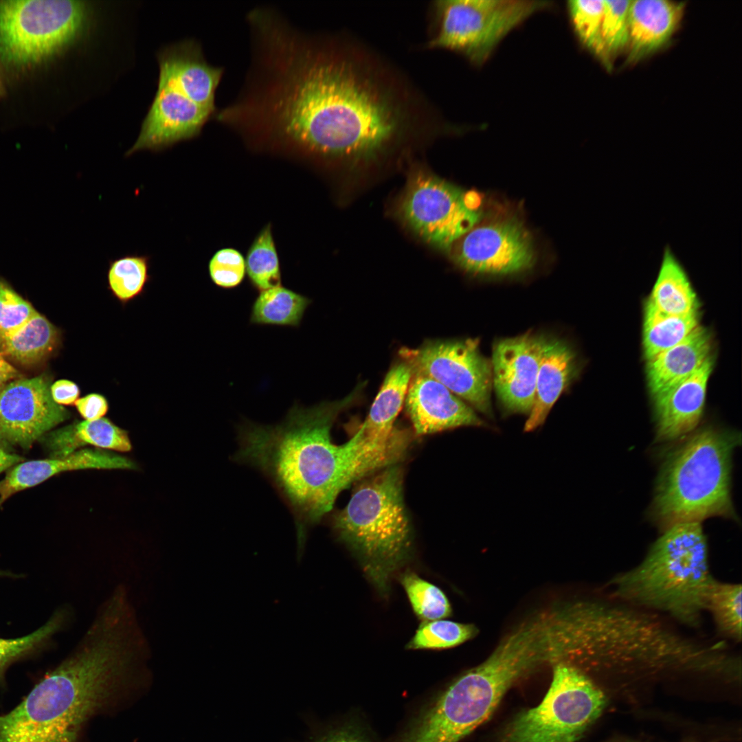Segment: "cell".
<instances>
[{"instance_id":"cell-1","label":"cell","mask_w":742,"mask_h":742,"mask_svg":"<svg viewBox=\"0 0 742 742\" xmlns=\"http://www.w3.org/2000/svg\"><path fill=\"white\" fill-rule=\"evenodd\" d=\"M357 395L311 407L295 404L279 423L246 421L238 427L232 460L258 469L276 489L293 515L300 552L309 529L333 509L343 490L396 464L409 446L402 436L380 444L359 431L348 442L334 443L333 426Z\"/></svg>"},{"instance_id":"cell-2","label":"cell","mask_w":742,"mask_h":742,"mask_svg":"<svg viewBox=\"0 0 742 742\" xmlns=\"http://www.w3.org/2000/svg\"><path fill=\"white\" fill-rule=\"evenodd\" d=\"M667 456L652 512L664 530L710 517H733L732 456L739 436L710 427L693 431Z\"/></svg>"},{"instance_id":"cell-3","label":"cell","mask_w":742,"mask_h":742,"mask_svg":"<svg viewBox=\"0 0 742 742\" xmlns=\"http://www.w3.org/2000/svg\"><path fill=\"white\" fill-rule=\"evenodd\" d=\"M713 581L701 523L684 522L666 528L643 561L613 583L618 597L693 625Z\"/></svg>"},{"instance_id":"cell-4","label":"cell","mask_w":742,"mask_h":742,"mask_svg":"<svg viewBox=\"0 0 742 742\" xmlns=\"http://www.w3.org/2000/svg\"><path fill=\"white\" fill-rule=\"evenodd\" d=\"M113 694L100 666L70 655L0 715V742H77L84 723Z\"/></svg>"},{"instance_id":"cell-5","label":"cell","mask_w":742,"mask_h":742,"mask_svg":"<svg viewBox=\"0 0 742 742\" xmlns=\"http://www.w3.org/2000/svg\"><path fill=\"white\" fill-rule=\"evenodd\" d=\"M359 484L332 527L359 559L368 578L385 594L394 572L412 547V529L403 494V473L389 466Z\"/></svg>"},{"instance_id":"cell-6","label":"cell","mask_w":742,"mask_h":742,"mask_svg":"<svg viewBox=\"0 0 742 742\" xmlns=\"http://www.w3.org/2000/svg\"><path fill=\"white\" fill-rule=\"evenodd\" d=\"M157 90L139 136L126 152H159L196 137L215 110L222 70L210 65L193 41L170 46L158 55Z\"/></svg>"},{"instance_id":"cell-7","label":"cell","mask_w":742,"mask_h":742,"mask_svg":"<svg viewBox=\"0 0 742 742\" xmlns=\"http://www.w3.org/2000/svg\"><path fill=\"white\" fill-rule=\"evenodd\" d=\"M578 623L581 662H704L708 651L642 614L617 607L582 603Z\"/></svg>"},{"instance_id":"cell-8","label":"cell","mask_w":742,"mask_h":742,"mask_svg":"<svg viewBox=\"0 0 742 742\" xmlns=\"http://www.w3.org/2000/svg\"><path fill=\"white\" fill-rule=\"evenodd\" d=\"M92 6L71 0H0V63L13 68L42 63L89 27Z\"/></svg>"},{"instance_id":"cell-9","label":"cell","mask_w":742,"mask_h":742,"mask_svg":"<svg viewBox=\"0 0 742 742\" xmlns=\"http://www.w3.org/2000/svg\"><path fill=\"white\" fill-rule=\"evenodd\" d=\"M534 669L526 648L506 637L481 664L453 681L435 700L437 723L448 735L462 739L492 715L508 689Z\"/></svg>"},{"instance_id":"cell-10","label":"cell","mask_w":742,"mask_h":742,"mask_svg":"<svg viewBox=\"0 0 742 742\" xmlns=\"http://www.w3.org/2000/svg\"><path fill=\"white\" fill-rule=\"evenodd\" d=\"M550 6L546 1H436L426 47L453 51L473 65H482L508 33Z\"/></svg>"},{"instance_id":"cell-11","label":"cell","mask_w":742,"mask_h":742,"mask_svg":"<svg viewBox=\"0 0 742 742\" xmlns=\"http://www.w3.org/2000/svg\"><path fill=\"white\" fill-rule=\"evenodd\" d=\"M605 703L603 692L578 667L556 663L543 700L517 715L501 742H576Z\"/></svg>"},{"instance_id":"cell-12","label":"cell","mask_w":742,"mask_h":742,"mask_svg":"<svg viewBox=\"0 0 742 742\" xmlns=\"http://www.w3.org/2000/svg\"><path fill=\"white\" fill-rule=\"evenodd\" d=\"M403 221L423 240L443 251L452 246L482 218L481 198L427 172L409 181L398 205Z\"/></svg>"},{"instance_id":"cell-13","label":"cell","mask_w":742,"mask_h":742,"mask_svg":"<svg viewBox=\"0 0 742 742\" xmlns=\"http://www.w3.org/2000/svg\"><path fill=\"white\" fill-rule=\"evenodd\" d=\"M479 343L472 338L429 341L418 348H403L400 355L412 372L432 378L492 418V366Z\"/></svg>"},{"instance_id":"cell-14","label":"cell","mask_w":742,"mask_h":742,"mask_svg":"<svg viewBox=\"0 0 742 742\" xmlns=\"http://www.w3.org/2000/svg\"><path fill=\"white\" fill-rule=\"evenodd\" d=\"M455 262L479 275L507 276L531 269L536 262L532 236L512 218L477 225L451 247Z\"/></svg>"},{"instance_id":"cell-15","label":"cell","mask_w":742,"mask_h":742,"mask_svg":"<svg viewBox=\"0 0 742 742\" xmlns=\"http://www.w3.org/2000/svg\"><path fill=\"white\" fill-rule=\"evenodd\" d=\"M51 383L44 375L15 380L0 392V438L30 447L41 436L63 422L69 412L56 403Z\"/></svg>"},{"instance_id":"cell-16","label":"cell","mask_w":742,"mask_h":742,"mask_svg":"<svg viewBox=\"0 0 742 742\" xmlns=\"http://www.w3.org/2000/svg\"><path fill=\"white\" fill-rule=\"evenodd\" d=\"M543 337L527 332L493 345V383L507 414L528 415L532 409Z\"/></svg>"},{"instance_id":"cell-17","label":"cell","mask_w":742,"mask_h":742,"mask_svg":"<svg viewBox=\"0 0 742 742\" xmlns=\"http://www.w3.org/2000/svg\"><path fill=\"white\" fill-rule=\"evenodd\" d=\"M415 434L427 435L460 427H486L473 409L432 378L413 372L404 403Z\"/></svg>"},{"instance_id":"cell-18","label":"cell","mask_w":742,"mask_h":742,"mask_svg":"<svg viewBox=\"0 0 742 742\" xmlns=\"http://www.w3.org/2000/svg\"><path fill=\"white\" fill-rule=\"evenodd\" d=\"M712 366L711 358L690 376L652 396L658 440L682 439L697 427Z\"/></svg>"},{"instance_id":"cell-19","label":"cell","mask_w":742,"mask_h":742,"mask_svg":"<svg viewBox=\"0 0 742 742\" xmlns=\"http://www.w3.org/2000/svg\"><path fill=\"white\" fill-rule=\"evenodd\" d=\"M130 459L96 448L77 450L65 456L17 464L0 481V505L13 494L34 486L62 472L80 469H133Z\"/></svg>"},{"instance_id":"cell-20","label":"cell","mask_w":742,"mask_h":742,"mask_svg":"<svg viewBox=\"0 0 742 742\" xmlns=\"http://www.w3.org/2000/svg\"><path fill=\"white\" fill-rule=\"evenodd\" d=\"M683 3L666 0L631 1L629 8V63H636L662 49L676 31Z\"/></svg>"},{"instance_id":"cell-21","label":"cell","mask_w":742,"mask_h":742,"mask_svg":"<svg viewBox=\"0 0 742 742\" xmlns=\"http://www.w3.org/2000/svg\"><path fill=\"white\" fill-rule=\"evenodd\" d=\"M579 373L576 353L565 341L543 337L534 403L524 430L530 432L545 422L561 394Z\"/></svg>"},{"instance_id":"cell-22","label":"cell","mask_w":742,"mask_h":742,"mask_svg":"<svg viewBox=\"0 0 742 742\" xmlns=\"http://www.w3.org/2000/svg\"><path fill=\"white\" fill-rule=\"evenodd\" d=\"M710 352V336L698 326L679 343L648 359L647 375L652 396L699 370L711 359Z\"/></svg>"},{"instance_id":"cell-23","label":"cell","mask_w":742,"mask_h":742,"mask_svg":"<svg viewBox=\"0 0 742 742\" xmlns=\"http://www.w3.org/2000/svg\"><path fill=\"white\" fill-rule=\"evenodd\" d=\"M412 374L404 360L394 363L386 374L367 418L358 429L367 440L383 444L395 436L398 429L394 423L404 405Z\"/></svg>"},{"instance_id":"cell-24","label":"cell","mask_w":742,"mask_h":742,"mask_svg":"<svg viewBox=\"0 0 742 742\" xmlns=\"http://www.w3.org/2000/svg\"><path fill=\"white\" fill-rule=\"evenodd\" d=\"M670 315L698 311V300L687 273L670 247L664 249L657 277L648 300Z\"/></svg>"},{"instance_id":"cell-25","label":"cell","mask_w":742,"mask_h":742,"mask_svg":"<svg viewBox=\"0 0 742 742\" xmlns=\"http://www.w3.org/2000/svg\"><path fill=\"white\" fill-rule=\"evenodd\" d=\"M51 445L56 457L69 455L86 445L119 452H128L132 448L126 431L104 417L84 420L56 431Z\"/></svg>"},{"instance_id":"cell-26","label":"cell","mask_w":742,"mask_h":742,"mask_svg":"<svg viewBox=\"0 0 742 742\" xmlns=\"http://www.w3.org/2000/svg\"><path fill=\"white\" fill-rule=\"evenodd\" d=\"M699 313L670 315L646 302L643 319V348L648 359L674 346L699 326Z\"/></svg>"},{"instance_id":"cell-27","label":"cell","mask_w":742,"mask_h":742,"mask_svg":"<svg viewBox=\"0 0 742 742\" xmlns=\"http://www.w3.org/2000/svg\"><path fill=\"white\" fill-rule=\"evenodd\" d=\"M311 303L308 297L282 285L262 291L252 304L249 322L298 327Z\"/></svg>"},{"instance_id":"cell-28","label":"cell","mask_w":742,"mask_h":742,"mask_svg":"<svg viewBox=\"0 0 742 742\" xmlns=\"http://www.w3.org/2000/svg\"><path fill=\"white\" fill-rule=\"evenodd\" d=\"M58 340L56 328L37 313L13 334L0 339L4 353L21 364L38 362L54 348Z\"/></svg>"},{"instance_id":"cell-29","label":"cell","mask_w":742,"mask_h":742,"mask_svg":"<svg viewBox=\"0 0 742 742\" xmlns=\"http://www.w3.org/2000/svg\"><path fill=\"white\" fill-rule=\"evenodd\" d=\"M150 257L127 254L111 260L106 271L107 287L113 296L123 304L143 293L150 280Z\"/></svg>"},{"instance_id":"cell-30","label":"cell","mask_w":742,"mask_h":742,"mask_svg":"<svg viewBox=\"0 0 742 742\" xmlns=\"http://www.w3.org/2000/svg\"><path fill=\"white\" fill-rule=\"evenodd\" d=\"M245 260L252 286L259 291L281 285L280 262L271 226L263 227L250 245Z\"/></svg>"},{"instance_id":"cell-31","label":"cell","mask_w":742,"mask_h":742,"mask_svg":"<svg viewBox=\"0 0 742 742\" xmlns=\"http://www.w3.org/2000/svg\"><path fill=\"white\" fill-rule=\"evenodd\" d=\"M67 610H57L49 620L34 632L15 639L0 638V685H4L5 672L13 663L43 649L67 621Z\"/></svg>"},{"instance_id":"cell-32","label":"cell","mask_w":742,"mask_h":742,"mask_svg":"<svg viewBox=\"0 0 742 742\" xmlns=\"http://www.w3.org/2000/svg\"><path fill=\"white\" fill-rule=\"evenodd\" d=\"M741 584L714 579L706 603V609L712 614L719 631L736 641L741 640Z\"/></svg>"},{"instance_id":"cell-33","label":"cell","mask_w":742,"mask_h":742,"mask_svg":"<svg viewBox=\"0 0 742 742\" xmlns=\"http://www.w3.org/2000/svg\"><path fill=\"white\" fill-rule=\"evenodd\" d=\"M400 581L416 615L423 622L445 618L451 608L445 593L412 572L403 573Z\"/></svg>"},{"instance_id":"cell-34","label":"cell","mask_w":742,"mask_h":742,"mask_svg":"<svg viewBox=\"0 0 742 742\" xmlns=\"http://www.w3.org/2000/svg\"><path fill=\"white\" fill-rule=\"evenodd\" d=\"M477 628L447 620L423 622L407 643V649H445L456 647L474 637Z\"/></svg>"},{"instance_id":"cell-35","label":"cell","mask_w":742,"mask_h":742,"mask_svg":"<svg viewBox=\"0 0 742 742\" xmlns=\"http://www.w3.org/2000/svg\"><path fill=\"white\" fill-rule=\"evenodd\" d=\"M603 0H573L567 4L574 31L581 45L604 64L600 41Z\"/></svg>"},{"instance_id":"cell-36","label":"cell","mask_w":742,"mask_h":742,"mask_svg":"<svg viewBox=\"0 0 742 742\" xmlns=\"http://www.w3.org/2000/svg\"><path fill=\"white\" fill-rule=\"evenodd\" d=\"M630 3V0L604 1L600 41L606 67L610 68L612 58L627 49Z\"/></svg>"},{"instance_id":"cell-37","label":"cell","mask_w":742,"mask_h":742,"mask_svg":"<svg viewBox=\"0 0 742 742\" xmlns=\"http://www.w3.org/2000/svg\"><path fill=\"white\" fill-rule=\"evenodd\" d=\"M38 312L0 279V339L19 330Z\"/></svg>"},{"instance_id":"cell-38","label":"cell","mask_w":742,"mask_h":742,"mask_svg":"<svg viewBox=\"0 0 742 742\" xmlns=\"http://www.w3.org/2000/svg\"><path fill=\"white\" fill-rule=\"evenodd\" d=\"M245 260L240 252L233 248H223L216 251L208 263V272L212 282L223 289L239 286L245 276Z\"/></svg>"},{"instance_id":"cell-39","label":"cell","mask_w":742,"mask_h":742,"mask_svg":"<svg viewBox=\"0 0 742 742\" xmlns=\"http://www.w3.org/2000/svg\"><path fill=\"white\" fill-rule=\"evenodd\" d=\"M75 405L80 415L85 420H94L104 418L109 410V403L106 397L95 392L78 398Z\"/></svg>"},{"instance_id":"cell-40","label":"cell","mask_w":742,"mask_h":742,"mask_svg":"<svg viewBox=\"0 0 742 742\" xmlns=\"http://www.w3.org/2000/svg\"><path fill=\"white\" fill-rule=\"evenodd\" d=\"M310 742H372L368 737L352 726H343L315 737Z\"/></svg>"},{"instance_id":"cell-41","label":"cell","mask_w":742,"mask_h":742,"mask_svg":"<svg viewBox=\"0 0 742 742\" xmlns=\"http://www.w3.org/2000/svg\"><path fill=\"white\" fill-rule=\"evenodd\" d=\"M50 390L54 401L60 405L75 404L80 394L79 386L67 379L56 381L51 385Z\"/></svg>"},{"instance_id":"cell-42","label":"cell","mask_w":742,"mask_h":742,"mask_svg":"<svg viewBox=\"0 0 742 742\" xmlns=\"http://www.w3.org/2000/svg\"><path fill=\"white\" fill-rule=\"evenodd\" d=\"M17 376L18 373L14 368L8 363L3 356L0 357V388L4 387L7 381Z\"/></svg>"},{"instance_id":"cell-43","label":"cell","mask_w":742,"mask_h":742,"mask_svg":"<svg viewBox=\"0 0 742 742\" xmlns=\"http://www.w3.org/2000/svg\"><path fill=\"white\" fill-rule=\"evenodd\" d=\"M22 460L20 456L10 453L0 447V473Z\"/></svg>"},{"instance_id":"cell-44","label":"cell","mask_w":742,"mask_h":742,"mask_svg":"<svg viewBox=\"0 0 742 742\" xmlns=\"http://www.w3.org/2000/svg\"><path fill=\"white\" fill-rule=\"evenodd\" d=\"M21 576H23V574H16V573L10 572V571L0 570V578L3 577V578H21Z\"/></svg>"},{"instance_id":"cell-45","label":"cell","mask_w":742,"mask_h":742,"mask_svg":"<svg viewBox=\"0 0 742 742\" xmlns=\"http://www.w3.org/2000/svg\"><path fill=\"white\" fill-rule=\"evenodd\" d=\"M2 91H3V87H2L1 81L0 80V94L2 93Z\"/></svg>"},{"instance_id":"cell-46","label":"cell","mask_w":742,"mask_h":742,"mask_svg":"<svg viewBox=\"0 0 742 742\" xmlns=\"http://www.w3.org/2000/svg\"><path fill=\"white\" fill-rule=\"evenodd\" d=\"M1 356H3V355H2V354H1V352H0V357H1Z\"/></svg>"},{"instance_id":"cell-47","label":"cell","mask_w":742,"mask_h":742,"mask_svg":"<svg viewBox=\"0 0 742 742\" xmlns=\"http://www.w3.org/2000/svg\"><path fill=\"white\" fill-rule=\"evenodd\" d=\"M3 387H2V388H3ZM2 388H0V392H1V389H2Z\"/></svg>"}]
</instances>
